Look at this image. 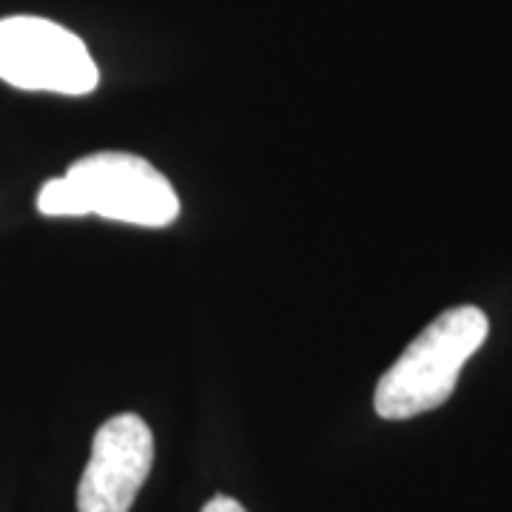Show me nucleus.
Instances as JSON below:
<instances>
[{"mask_svg": "<svg viewBox=\"0 0 512 512\" xmlns=\"http://www.w3.org/2000/svg\"><path fill=\"white\" fill-rule=\"evenodd\" d=\"M202 512H248L242 504H239L237 498H228V495H217V498H211Z\"/></svg>", "mask_w": 512, "mask_h": 512, "instance_id": "obj_5", "label": "nucleus"}, {"mask_svg": "<svg viewBox=\"0 0 512 512\" xmlns=\"http://www.w3.org/2000/svg\"><path fill=\"white\" fill-rule=\"evenodd\" d=\"M487 333L490 319L476 305H458L436 316L376 384V413L404 421L441 407L453 396L461 367L487 342Z\"/></svg>", "mask_w": 512, "mask_h": 512, "instance_id": "obj_2", "label": "nucleus"}, {"mask_svg": "<svg viewBox=\"0 0 512 512\" xmlns=\"http://www.w3.org/2000/svg\"><path fill=\"white\" fill-rule=\"evenodd\" d=\"M154 464L151 427L134 413L109 419L92 441V458L77 487L80 512H128Z\"/></svg>", "mask_w": 512, "mask_h": 512, "instance_id": "obj_4", "label": "nucleus"}, {"mask_svg": "<svg viewBox=\"0 0 512 512\" xmlns=\"http://www.w3.org/2000/svg\"><path fill=\"white\" fill-rule=\"evenodd\" d=\"M0 80L23 92L89 94L100 83L86 43L55 20H0Z\"/></svg>", "mask_w": 512, "mask_h": 512, "instance_id": "obj_3", "label": "nucleus"}, {"mask_svg": "<svg viewBox=\"0 0 512 512\" xmlns=\"http://www.w3.org/2000/svg\"><path fill=\"white\" fill-rule=\"evenodd\" d=\"M43 217H103L163 228L180 217L174 185L154 165L126 151H97L40 188Z\"/></svg>", "mask_w": 512, "mask_h": 512, "instance_id": "obj_1", "label": "nucleus"}]
</instances>
